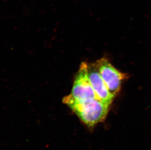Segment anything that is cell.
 <instances>
[{
	"instance_id": "4",
	"label": "cell",
	"mask_w": 151,
	"mask_h": 150,
	"mask_svg": "<svg viewBox=\"0 0 151 150\" xmlns=\"http://www.w3.org/2000/svg\"><path fill=\"white\" fill-rule=\"evenodd\" d=\"M88 76L97 99L104 104L111 105L114 97L109 91L100 76L96 62L88 64Z\"/></svg>"
},
{
	"instance_id": "3",
	"label": "cell",
	"mask_w": 151,
	"mask_h": 150,
	"mask_svg": "<svg viewBox=\"0 0 151 150\" xmlns=\"http://www.w3.org/2000/svg\"><path fill=\"white\" fill-rule=\"evenodd\" d=\"M96 64L109 91L114 98L119 92L127 75L116 69L107 59H101Z\"/></svg>"
},
{
	"instance_id": "1",
	"label": "cell",
	"mask_w": 151,
	"mask_h": 150,
	"mask_svg": "<svg viewBox=\"0 0 151 150\" xmlns=\"http://www.w3.org/2000/svg\"><path fill=\"white\" fill-rule=\"evenodd\" d=\"M110 106L96 99L74 104L70 107L86 126L93 127L105 119Z\"/></svg>"
},
{
	"instance_id": "2",
	"label": "cell",
	"mask_w": 151,
	"mask_h": 150,
	"mask_svg": "<svg viewBox=\"0 0 151 150\" xmlns=\"http://www.w3.org/2000/svg\"><path fill=\"white\" fill-rule=\"evenodd\" d=\"M96 99H98L88 79V64L83 62L75 78L71 93L63 99V102L70 107L74 104Z\"/></svg>"
}]
</instances>
